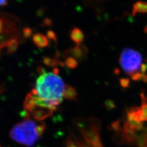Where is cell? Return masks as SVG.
Here are the masks:
<instances>
[{"mask_svg":"<svg viewBox=\"0 0 147 147\" xmlns=\"http://www.w3.org/2000/svg\"><path fill=\"white\" fill-rule=\"evenodd\" d=\"M62 79L53 73H44L38 78L35 88L30 92L32 95L38 96L43 100V106L46 107V102L50 100H62L65 88Z\"/></svg>","mask_w":147,"mask_h":147,"instance_id":"cell-1","label":"cell"},{"mask_svg":"<svg viewBox=\"0 0 147 147\" xmlns=\"http://www.w3.org/2000/svg\"><path fill=\"white\" fill-rule=\"evenodd\" d=\"M45 129L43 124H38L31 119L16 124L10 131L11 138L27 146H33L41 137Z\"/></svg>","mask_w":147,"mask_h":147,"instance_id":"cell-2","label":"cell"},{"mask_svg":"<svg viewBox=\"0 0 147 147\" xmlns=\"http://www.w3.org/2000/svg\"><path fill=\"white\" fill-rule=\"evenodd\" d=\"M142 55L131 48H124L121 53L119 63L125 72L131 75L137 72L141 65Z\"/></svg>","mask_w":147,"mask_h":147,"instance_id":"cell-3","label":"cell"},{"mask_svg":"<svg viewBox=\"0 0 147 147\" xmlns=\"http://www.w3.org/2000/svg\"><path fill=\"white\" fill-rule=\"evenodd\" d=\"M88 50L84 44H78L75 47L67 50L64 55L65 56H72L80 61H84L87 57Z\"/></svg>","mask_w":147,"mask_h":147,"instance_id":"cell-4","label":"cell"},{"mask_svg":"<svg viewBox=\"0 0 147 147\" xmlns=\"http://www.w3.org/2000/svg\"><path fill=\"white\" fill-rule=\"evenodd\" d=\"M137 13H147V2L145 1H138L135 2L132 7V16H135Z\"/></svg>","mask_w":147,"mask_h":147,"instance_id":"cell-5","label":"cell"},{"mask_svg":"<svg viewBox=\"0 0 147 147\" xmlns=\"http://www.w3.org/2000/svg\"><path fill=\"white\" fill-rule=\"evenodd\" d=\"M33 40L34 44L40 48L46 47L49 44L47 38L42 33H37L33 37Z\"/></svg>","mask_w":147,"mask_h":147,"instance_id":"cell-6","label":"cell"},{"mask_svg":"<svg viewBox=\"0 0 147 147\" xmlns=\"http://www.w3.org/2000/svg\"><path fill=\"white\" fill-rule=\"evenodd\" d=\"M70 38L74 42L80 44L84 40V34L79 28L74 27L70 32Z\"/></svg>","mask_w":147,"mask_h":147,"instance_id":"cell-7","label":"cell"},{"mask_svg":"<svg viewBox=\"0 0 147 147\" xmlns=\"http://www.w3.org/2000/svg\"><path fill=\"white\" fill-rule=\"evenodd\" d=\"M77 92L73 87L65 84L63 93V96L69 100H75L77 98Z\"/></svg>","mask_w":147,"mask_h":147,"instance_id":"cell-8","label":"cell"},{"mask_svg":"<svg viewBox=\"0 0 147 147\" xmlns=\"http://www.w3.org/2000/svg\"><path fill=\"white\" fill-rule=\"evenodd\" d=\"M43 62L47 66L55 67V66H61L64 67V64L57 58H52L44 57L43 58Z\"/></svg>","mask_w":147,"mask_h":147,"instance_id":"cell-9","label":"cell"},{"mask_svg":"<svg viewBox=\"0 0 147 147\" xmlns=\"http://www.w3.org/2000/svg\"><path fill=\"white\" fill-rule=\"evenodd\" d=\"M131 78L134 81L142 80L144 82L147 83V75L146 74L140 73L138 71L132 73L130 75Z\"/></svg>","mask_w":147,"mask_h":147,"instance_id":"cell-10","label":"cell"},{"mask_svg":"<svg viewBox=\"0 0 147 147\" xmlns=\"http://www.w3.org/2000/svg\"><path fill=\"white\" fill-rule=\"evenodd\" d=\"M65 64L67 67L70 69L75 68L78 65V62L77 60L72 57H68L65 59Z\"/></svg>","mask_w":147,"mask_h":147,"instance_id":"cell-11","label":"cell"},{"mask_svg":"<svg viewBox=\"0 0 147 147\" xmlns=\"http://www.w3.org/2000/svg\"><path fill=\"white\" fill-rule=\"evenodd\" d=\"M119 82L121 87L123 88H126L129 87L130 80L128 78H121L119 79Z\"/></svg>","mask_w":147,"mask_h":147,"instance_id":"cell-12","label":"cell"},{"mask_svg":"<svg viewBox=\"0 0 147 147\" xmlns=\"http://www.w3.org/2000/svg\"><path fill=\"white\" fill-rule=\"evenodd\" d=\"M141 109L142 111L143 121H147V104L142 103Z\"/></svg>","mask_w":147,"mask_h":147,"instance_id":"cell-13","label":"cell"},{"mask_svg":"<svg viewBox=\"0 0 147 147\" xmlns=\"http://www.w3.org/2000/svg\"><path fill=\"white\" fill-rule=\"evenodd\" d=\"M105 105L106 106V107L109 110L114 109L116 107V105H115L114 101L113 100H110V99H107L105 101Z\"/></svg>","mask_w":147,"mask_h":147,"instance_id":"cell-14","label":"cell"},{"mask_svg":"<svg viewBox=\"0 0 147 147\" xmlns=\"http://www.w3.org/2000/svg\"><path fill=\"white\" fill-rule=\"evenodd\" d=\"M47 37L49 39L53 40L54 41H57V37L55 33L52 30H49L47 32Z\"/></svg>","mask_w":147,"mask_h":147,"instance_id":"cell-15","label":"cell"},{"mask_svg":"<svg viewBox=\"0 0 147 147\" xmlns=\"http://www.w3.org/2000/svg\"><path fill=\"white\" fill-rule=\"evenodd\" d=\"M53 21L50 18H45L44 21H43V26H51L53 25Z\"/></svg>","mask_w":147,"mask_h":147,"instance_id":"cell-16","label":"cell"},{"mask_svg":"<svg viewBox=\"0 0 147 147\" xmlns=\"http://www.w3.org/2000/svg\"><path fill=\"white\" fill-rule=\"evenodd\" d=\"M141 73L145 74L147 70V64L143 63L141 65Z\"/></svg>","mask_w":147,"mask_h":147,"instance_id":"cell-17","label":"cell"},{"mask_svg":"<svg viewBox=\"0 0 147 147\" xmlns=\"http://www.w3.org/2000/svg\"><path fill=\"white\" fill-rule=\"evenodd\" d=\"M59 69L57 68H54L53 69V73L54 74L57 75L59 74Z\"/></svg>","mask_w":147,"mask_h":147,"instance_id":"cell-18","label":"cell"},{"mask_svg":"<svg viewBox=\"0 0 147 147\" xmlns=\"http://www.w3.org/2000/svg\"><path fill=\"white\" fill-rule=\"evenodd\" d=\"M7 4V2L5 1H0V6L5 5Z\"/></svg>","mask_w":147,"mask_h":147,"instance_id":"cell-19","label":"cell"},{"mask_svg":"<svg viewBox=\"0 0 147 147\" xmlns=\"http://www.w3.org/2000/svg\"><path fill=\"white\" fill-rule=\"evenodd\" d=\"M115 72L116 74H118L119 73V70L118 69H115Z\"/></svg>","mask_w":147,"mask_h":147,"instance_id":"cell-20","label":"cell"},{"mask_svg":"<svg viewBox=\"0 0 147 147\" xmlns=\"http://www.w3.org/2000/svg\"><path fill=\"white\" fill-rule=\"evenodd\" d=\"M144 31L146 33H147V25H146V26L144 27Z\"/></svg>","mask_w":147,"mask_h":147,"instance_id":"cell-21","label":"cell"},{"mask_svg":"<svg viewBox=\"0 0 147 147\" xmlns=\"http://www.w3.org/2000/svg\"><path fill=\"white\" fill-rule=\"evenodd\" d=\"M146 62H147V60H146Z\"/></svg>","mask_w":147,"mask_h":147,"instance_id":"cell-22","label":"cell"}]
</instances>
